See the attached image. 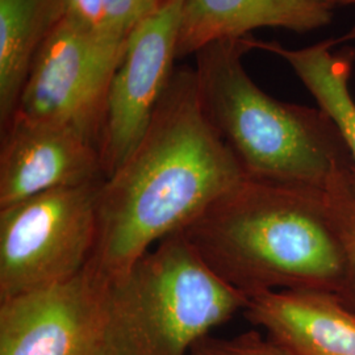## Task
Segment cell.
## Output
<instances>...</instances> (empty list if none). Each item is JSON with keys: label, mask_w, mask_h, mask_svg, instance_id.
<instances>
[{"label": "cell", "mask_w": 355, "mask_h": 355, "mask_svg": "<svg viewBox=\"0 0 355 355\" xmlns=\"http://www.w3.org/2000/svg\"><path fill=\"white\" fill-rule=\"evenodd\" d=\"M248 299L279 290L340 295L346 254L325 191L243 179L179 232Z\"/></svg>", "instance_id": "obj_2"}, {"label": "cell", "mask_w": 355, "mask_h": 355, "mask_svg": "<svg viewBox=\"0 0 355 355\" xmlns=\"http://www.w3.org/2000/svg\"><path fill=\"white\" fill-rule=\"evenodd\" d=\"M189 355H288L268 337L252 330L232 338L205 336L191 349Z\"/></svg>", "instance_id": "obj_16"}, {"label": "cell", "mask_w": 355, "mask_h": 355, "mask_svg": "<svg viewBox=\"0 0 355 355\" xmlns=\"http://www.w3.org/2000/svg\"><path fill=\"white\" fill-rule=\"evenodd\" d=\"M128 40L64 19L36 54L13 116L69 128L99 149L108 94Z\"/></svg>", "instance_id": "obj_6"}, {"label": "cell", "mask_w": 355, "mask_h": 355, "mask_svg": "<svg viewBox=\"0 0 355 355\" xmlns=\"http://www.w3.org/2000/svg\"><path fill=\"white\" fill-rule=\"evenodd\" d=\"M248 41L250 49L268 51L290 64L318 103V108L329 114L340 128L354 162L350 184L355 195V101L349 87L355 51L345 49L334 53V46L340 42L337 38L320 41L302 49H290L278 42L250 37Z\"/></svg>", "instance_id": "obj_13"}, {"label": "cell", "mask_w": 355, "mask_h": 355, "mask_svg": "<svg viewBox=\"0 0 355 355\" xmlns=\"http://www.w3.org/2000/svg\"><path fill=\"white\" fill-rule=\"evenodd\" d=\"M248 37L221 40L195 54L204 112L246 179L325 191L354 162L343 133L318 107L283 102L261 89L242 64Z\"/></svg>", "instance_id": "obj_3"}, {"label": "cell", "mask_w": 355, "mask_h": 355, "mask_svg": "<svg viewBox=\"0 0 355 355\" xmlns=\"http://www.w3.org/2000/svg\"><path fill=\"white\" fill-rule=\"evenodd\" d=\"M352 174L341 173L330 180L325 190L330 216L343 240L346 254V280L338 295L355 312V195L350 184Z\"/></svg>", "instance_id": "obj_15"}, {"label": "cell", "mask_w": 355, "mask_h": 355, "mask_svg": "<svg viewBox=\"0 0 355 355\" xmlns=\"http://www.w3.org/2000/svg\"><path fill=\"white\" fill-rule=\"evenodd\" d=\"M243 315L288 355H355V312L333 292H262Z\"/></svg>", "instance_id": "obj_10"}, {"label": "cell", "mask_w": 355, "mask_h": 355, "mask_svg": "<svg viewBox=\"0 0 355 355\" xmlns=\"http://www.w3.org/2000/svg\"><path fill=\"white\" fill-rule=\"evenodd\" d=\"M243 179L204 112L195 69L177 67L140 142L99 187L87 268L107 283L121 279Z\"/></svg>", "instance_id": "obj_1"}, {"label": "cell", "mask_w": 355, "mask_h": 355, "mask_svg": "<svg viewBox=\"0 0 355 355\" xmlns=\"http://www.w3.org/2000/svg\"><path fill=\"white\" fill-rule=\"evenodd\" d=\"M328 1L334 8L340 6H355V0H328Z\"/></svg>", "instance_id": "obj_17"}, {"label": "cell", "mask_w": 355, "mask_h": 355, "mask_svg": "<svg viewBox=\"0 0 355 355\" xmlns=\"http://www.w3.org/2000/svg\"><path fill=\"white\" fill-rule=\"evenodd\" d=\"M182 1L166 0L129 36L107 101L99 145L104 179L140 142L177 69Z\"/></svg>", "instance_id": "obj_7"}, {"label": "cell", "mask_w": 355, "mask_h": 355, "mask_svg": "<svg viewBox=\"0 0 355 355\" xmlns=\"http://www.w3.org/2000/svg\"><path fill=\"white\" fill-rule=\"evenodd\" d=\"M102 182L46 191L0 209V302L58 286L87 267Z\"/></svg>", "instance_id": "obj_5"}, {"label": "cell", "mask_w": 355, "mask_h": 355, "mask_svg": "<svg viewBox=\"0 0 355 355\" xmlns=\"http://www.w3.org/2000/svg\"><path fill=\"white\" fill-rule=\"evenodd\" d=\"M166 0H66L64 19L86 31L129 38Z\"/></svg>", "instance_id": "obj_14"}, {"label": "cell", "mask_w": 355, "mask_h": 355, "mask_svg": "<svg viewBox=\"0 0 355 355\" xmlns=\"http://www.w3.org/2000/svg\"><path fill=\"white\" fill-rule=\"evenodd\" d=\"M0 129V209L104 179L99 149L69 128L13 116Z\"/></svg>", "instance_id": "obj_9"}, {"label": "cell", "mask_w": 355, "mask_h": 355, "mask_svg": "<svg viewBox=\"0 0 355 355\" xmlns=\"http://www.w3.org/2000/svg\"><path fill=\"white\" fill-rule=\"evenodd\" d=\"M328 0H183L178 60L221 40L248 37L259 28L308 33L333 20Z\"/></svg>", "instance_id": "obj_11"}, {"label": "cell", "mask_w": 355, "mask_h": 355, "mask_svg": "<svg viewBox=\"0 0 355 355\" xmlns=\"http://www.w3.org/2000/svg\"><path fill=\"white\" fill-rule=\"evenodd\" d=\"M64 13L66 0H0V128L12 119L33 60Z\"/></svg>", "instance_id": "obj_12"}, {"label": "cell", "mask_w": 355, "mask_h": 355, "mask_svg": "<svg viewBox=\"0 0 355 355\" xmlns=\"http://www.w3.org/2000/svg\"><path fill=\"white\" fill-rule=\"evenodd\" d=\"M248 297L208 266L180 233L166 237L121 279L107 283L108 355H189Z\"/></svg>", "instance_id": "obj_4"}, {"label": "cell", "mask_w": 355, "mask_h": 355, "mask_svg": "<svg viewBox=\"0 0 355 355\" xmlns=\"http://www.w3.org/2000/svg\"><path fill=\"white\" fill-rule=\"evenodd\" d=\"M107 282L85 268L46 290L0 302V355H108Z\"/></svg>", "instance_id": "obj_8"}]
</instances>
